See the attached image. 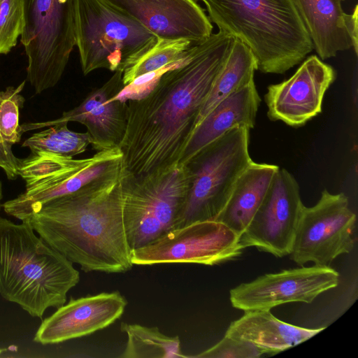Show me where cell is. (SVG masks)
<instances>
[{
	"label": "cell",
	"instance_id": "6da1fadb",
	"mask_svg": "<svg viewBox=\"0 0 358 358\" xmlns=\"http://www.w3.org/2000/svg\"><path fill=\"white\" fill-rule=\"evenodd\" d=\"M234 40L221 31L212 34L185 62L164 72L145 96L127 101L126 129L119 148L127 178L180 164Z\"/></svg>",
	"mask_w": 358,
	"mask_h": 358
},
{
	"label": "cell",
	"instance_id": "7a4b0ae2",
	"mask_svg": "<svg viewBox=\"0 0 358 358\" xmlns=\"http://www.w3.org/2000/svg\"><path fill=\"white\" fill-rule=\"evenodd\" d=\"M121 162L78 190L52 199L27 220L46 243L85 272L130 270Z\"/></svg>",
	"mask_w": 358,
	"mask_h": 358
},
{
	"label": "cell",
	"instance_id": "3957f363",
	"mask_svg": "<svg viewBox=\"0 0 358 358\" xmlns=\"http://www.w3.org/2000/svg\"><path fill=\"white\" fill-rule=\"evenodd\" d=\"M80 280L73 263L37 236L28 221L0 217V294L32 317L66 301Z\"/></svg>",
	"mask_w": 358,
	"mask_h": 358
},
{
	"label": "cell",
	"instance_id": "277c9868",
	"mask_svg": "<svg viewBox=\"0 0 358 358\" xmlns=\"http://www.w3.org/2000/svg\"><path fill=\"white\" fill-rule=\"evenodd\" d=\"M221 31L246 45L264 73L282 74L313 45L292 0H199Z\"/></svg>",
	"mask_w": 358,
	"mask_h": 358
},
{
	"label": "cell",
	"instance_id": "5b68a950",
	"mask_svg": "<svg viewBox=\"0 0 358 358\" xmlns=\"http://www.w3.org/2000/svg\"><path fill=\"white\" fill-rule=\"evenodd\" d=\"M76 39L84 75L124 69L158 38L104 0H76Z\"/></svg>",
	"mask_w": 358,
	"mask_h": 358
},
{
	"label": "cell",
	"instance_id": "8992f818",
	"mask_svg": "<svg viewBox=\"0 0 358 358\" xmlns=\"http://www.w3.org/2000/svg\"><path fill=\"white\" fill-rule=\"evenodd\" d=\"M20 42L36 94L60 80L76 46V0H22Z\"/></svg>",
	"mask_w": 358,
	"mask_h": 358
},
{
	"label": "cell",
	"instance_id": "52a82bcc",
	"mask_svg": "<svg viewBox=\"0 0 358 358\" xmlns=\"http://www.w3.org/2000/svg\"><path fill=\"white\" fill-rule=\"evenodd\" d=\"M192 180L190 166L182 164L138 177H126L124 221L131 250L176 227Z\"/></svg>",
	"mask_w": 358,
	"mask_h": 358
},
{
	"label": "cell",
	"instance_id": "ba28073f",
	"mask_svg": "<svg viewBox=\"0 0 358 358\" xmlns=\"http://www.w3.org/2000/svg\"><path fill=\"white\" fill-rule=\"evenodd\" d=\"M249 133V129L241 127L228 131L203 148L189 164L192 184L175 228L215 220L222 211L238 178L253 162L248 150Z\"/></svg>",
	"mask_w": 358,
	"mask_h": 358
},
{
	"label": "cell",
	"instance_id": "9c48e42d",
	"mask_svg": "<svg viewBox=\"0 0 358 358\" xmlns=\"http://www.w3.org/2000/svg\"><path fill=\"white\" fill-rule=\"evenodd\" d=\"M102 151L85 159L50 154L19 159L18 175L25 182V190L2 204L4 212L27 220L46 202L74 192L106 174L113 164L106 157H100Z\"/></svg>",
	"mask_w": 358,
	"mask_h": 358
},
{
	"label": "cell",
	"instance_id": "30bf717a",
	"mask_svg": "<svg viewBox=\"0 0 358 358\" xmlns=\"http://www.w3.org/2000/svg\"><path fill=\"white\" fill-rule=\"evenodd\" d=\"M241 236L215 220L191 222L169 230L131 250L134 265L198 264L213 266L240 256Z\"/></svg>",
	"mask_w": 358,
	"mask_h": 358
},
{
	"label": "cell",
	"instance_id": "8fae6325",
	"mask_svg": "<svg viewBox=\"0 0 358 358\" xmlns=\"http://www.w3.org/2000/svg\"><path fill=\"white\" fill-rule=\"evenodd\" d=\"M356 220L344 193L324 189L313 206L302 208L291 259L301 266L308 262L329 266L354 248Z\"/></svg>",
	"mask_w": 358,
	"mask_h": 358
},
{
	"label": "cell",
	"instance_id": "7c38bea8",
	"mask_svg": "<svg viewBox=\"0 0 358 358\" xmlns=\"http://www.w3.org/2000/svg\"><path fill=\"white\" fill-rule=\"evenodd\" d=\"M303 206L295 178L287 170L279 168L241 236L242 244L278 257L289 255Z\"/></svg>",
	"mask_w": 358,
	"mask_h": 358
},
{
	"label": "cell",
	"instance_id": "4fadbf2b",
	"mask_svg": "<svg viewBox=\"0 0 358 358\" xmlns=\"http://www.w3.org/2000/svg\"><path fill=\"white\" fill-rule=\"evenodd\" d=\"M338 282V273L329 266H301L242 283L230 290L229 299L234 308L243 311L271 310L284 303H310Z\"/></svg>",
	"mask_w": 358,
	"mask_h": 358
},
{
	"label": "cell",
	"instance_id": "5bb4252c",
	"mask_svg": "<svg viewBox=\"0 0 358 358\" xmlns=\"http://www.w3.org/2000/svg\"><path fill=\"white\" fill-rule=\"evenodd\" d=\"M336 78L335 69L315 55L306 59L288 79L270 85L264 95L267 115L293 127L321 113L325 92Z\"/></svg>",
	"mask_w": 358,
	"mask_h": 358
},
{
	"label": "cell",
	"instance_id": "9a60e30c",
	"mask_svg": "<svg viewBox=\"0 0 358 358\" xmlns=\"http://www.w3.org/2000/svg\"><path fill=\"white\" fill-rule=\"evenodd\" d=\"M122 77V71H115L105 84L90 92L76 108L64 112L56 120L20 124L21 132L77 122L87 128L92 139V147L96 152L119 148L126 129L127 102L114 97L124 87Z\"/></svg>",
	"mask_w": 358,
	"mask_h": 358
},
{
	"label": "cell",
	"instance_id": "2e32d148",
	"mask_svg": "<svg viewBox=\"0 0 358 358\" xmlns=\"http://www.w3.org/2000/svg\"><path fill=\"white\" fill-rule=\"evenodd\" d=\"M127 305V299L118 291L71 297L42 321L34 341L57 344L90 335L119 319Z\"/></svg>",
	"mask_w": 358,
	"mask_h": 358
},
{
	"label": "cell",
	"instance_id": "e0dca14e",
	"mask_svg": "<svg viewBox=\"0 0 358 358\" xmlns=\"http://www.w3.org/2000/svg\"><path fill=\"white\" fill-rule=\"evenodd\" d=\"M138 21L159 38L186 39L196 45L213 26L195 0H104Z\"/></svg>",
	"mask_w": 358,
	"mask_h": 358
},
{
	"label": "cell",
	"instance_id": "ac0fdd59",
	"mask_svg": "<svg viewBox=\"0 0 358 358\" xmlns=\"http://www.w3.org/2000/svg\"><path fill=\"white\" fill-rule=\"evenodd\" d=\"M343 0H292L319 58L325 60L353 48L357 55V5L352 14Z\"/></svg>",
	"mask_w": 358,
	"mask_h": 358
},
{
	"label": "cell",
	"instance_id": "d6986e66",
	"mask_svg": "<svg viewBox=\"0 0 358 358\" xmlns=\"http://www.w3.org/2000/svg\"><path fill=\"white\" fill-rule=\"evenodd\" d=\"M260 102L254 80L220 101L195 129L180 164L189 165L203 148L234 128H253Z\"/></svg>",
	"mask_w": 358,
	"mask_h": 358
},
{
	"label": "cell",
	"instance_id": "ffe728a7",
	"mask_svg": "<svg viewBox=\"0 0 358 358\" xmlns=\"http://www.w3.org/2000/svg\"><path fill=\"white\" fill-rule=\"evenodd\" d=\"M324 328L307 329L280 320L270 310L245 311L232 322L225 336L250 343L264 353H278L315 336Z\"/></svg>",
	"mask_w": 358,
	"mask_h": 358
},
{
	"label": "cell",
	"instance_id": "44dd1931",
	"mask_svg": "<svg viewBox=\"0 0 358 358\" xmlns=\"http://www.w3.org/2000/svg\"><path fill=\"white\" fill-rule=\"evenodd\" d=\"M279 168L274 164L251 162L238 178L227 203L215 220L241 236L262 203Z\"/></svg>",
	"mask_w": 358,
	"mask_h": 358
},
{
	"label": "cell",
	"instance_id": "7402d4cb",
	"mask_svg": "<svg viewBox=\"0 0 358 358\" xmlns=\"http://www.w3.org/2000/svg\"><path fill=\"white\" fill-rule=\"evenodd\" d=\"M255 70L257 63L250 50L239 39L234 38L229 53L200 110L194 130L220 101L254 80Z\"/></svg>",
	"mask_w": 358,
	"mask_h": 358
},
{
	"label": "cell",
	"instance_id": "603a6c76",
	"mask_svg": "<svg viewBox=\"0 0 358 358\" xmlns=\"http://www.w3.org/2000/svg\"><path fill=\"white\" fill-rule=\"evenodd\" d=\"M120 329L127 336L121 358H180L187 357L180 349L178 336L162 333L156 327L122 322Z\"/></svg>",
	"mask_w": 358,
	"mask_h": 358
},
{
	"label": "cell",
	"instance_id": "cb8c5ba5",
	"mask_svg": "<svg viewBox=\"0 0 358 358\" xmlns=\"http://www.w3.org/2000/svg\"><path fill=\"white\" fill-rule=\"evenodd\" d=\"M198 45L186 39L159 38L157 43L122 71L124 87L136 78L185 60L192 49Z\"/></svg>",
	"mask_w": 358,
	"mask_h": 358
},
{
	"label": "cell",
	"instance_id": "d4e9b609",
	"mask_svg": "<svg viewBox=\"0 0 358 358\" xmlns=\"http://www.w3.org/2000/svg\"><path fill=\"white\" fill-rule=\"evenodd\" d=\"M90 134L76 132L67 127V122L59 123L32 134L22 143L29 148L31 155L50 154L66 157L85 152L92 146Z\"/></svg>",
	"mask_w": 358,
	"mask_h": 358
},
{
	"label": "cell",
	"instance_id": "484cf974",
	"mask_svg": "<svg viewBox=\"0 0 358 358\" xmlns=\"http://www.w3.org/2000/svg\"><path fill=\"white\" fill-rule=\"evenodd\" d=\"M24 85L23 81L15 87L9 86L0 91V135L12 145L20 141L22 134L19 117L20 109L25 101L20 94Z\"/></svg>",
	"mask_w": 358,
	"mask_h": 358
},
{
	"label": "cell",
	"instance_id": "4316f807",
	"mask_svg": "<svg viewBox=\"0 0 358 358\" xmlns=\"http://www.w3.org/2000/svg\"><path fill=\"white\" fill-rule=\"evenodd\" d=\"M23 26L22 0H0V55L17 44Z\"/></svg>",
	"mask_w": 358,
	"mask_h": 358
},
{
	"label": "cell",
	"instance_id": "83f0119b",
	"mask_svg": "<svg viewBox=\"0 0 358 358\" xmlns=\"http://www.w3.org/2000/svg\"><path fill=\"white\" fill-rule=\"evenodd\" d=\"M265 354L253 344L225 336L206 350L189 356L197 358H257Z\"/></svg>",
	"mask_w": 358,
	"mask_h": 358
},
{
	"label": "cell",
	"instance_id": "f1b7e54d",
	"mask_svg": "<svg viewBox=\"0 0 358 358\" xmlns=\"http://www.w3.org/2000/svg\"><path fill=\"white\" fill-rule=\"evenodd\" d=\"M12 146L4 141L0 135V168L4 171L8 180H15L19 176V159L15 156Z\"/></svg>",
	"mask_w": 358,
	"mask_h": 358
},
{
	"label": "cell",
	"instance_id": "f546056e",
	"mask_svg": "<svg viewBox=\"0 0 358 358\" xmlns=\"http://www.w3.org/2000/svg\"><path fill=\"white\" fill-rule=\"evenodd\" d=\"M2 198H3L2 185H1V182L0 181V210H1V208L2 207V204H1Z\"/></svg>",
	"mask_w": 358,
	"mask_h": 358
},
{
	"label": "cell",
	"instance_id": "4dcf8cb0",
	"mask_svg": "<svg viewBox=\"0 0 358 358\" xmlns=\"http://www.w3.org/2000/svg\"><path fill=\"white\" fill-rule=\"evenodd\" d=\"M6 349L3 348V349H0V354L2 353L3 351H6Z\"/></svg>",
	"mask_w": 358,
	"mask_h": 358
}]
</instances>
